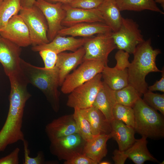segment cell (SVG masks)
I'll return each mask as SVG.
<instances>
[{
  "label": "cell",
  "instance_id": "18",
  "mask_svg": "<svg viewBox=\"0 0 164 164\" xmlns=\"http://www.w3.org/2000/svg\"><path fill=\"white\" fill-rule=\"evenodd\" d=\"M85 54L83 46L72 53L62 52L57 54L55 66L59 70L60 86L70 73L82 63Z\"/></svg>",
  "mask_w": 164,
  "mask_h": 164
},
{
  "label": "cell",
  "instance_id": "8",
  "mask_svg": "<svg viewBox=\"0 0 164 164\" xmlns=\"http://www.w3.org/2000/svg\"><path fill=\"white\" fill-rule=\"evenodd\" d=\"M104 64L95 60H84L80 66L65 78L61 90L63 94H70L74 89L101 73Z\"/></svg>",
  "mask_w": 164,
  "mask_h": 164
},
{
  "label": "cell",
  "instance_id": "26",
  "mask_svg": "<svg viewBox=\"0 0 164 164\" xmlns=\"http://www.w3.org/2000/svg\"><path fill=\"white\" fill-rule=\"evenodd\" d=\"M116 1L120 11L139 12L148 10L164 14L153 0H116Z\"/></svg>",
  "mask_w": 164,
  "mask_h": 164
},
{
  "label": "cell",
  "instance_id": "43",
  "mask_svg": "<svg viewBox=\"0 0 164 164\" xmlns=\"http://www.w3.org/2000/svg\"><path fill=\"white\" fill-rule=\"evenodd\" d=\"M98 164H110L111 162L108 161H101Z\"/></svg>",
  "mask_w": 164,
  "mask_h": 164
},
{
  "label": "cell",
  "instance_id": "10",
  "mask_svg": "<svg viewBox=\"0 0 164 164\" xmlns=\"http://www.w3.org/2000/svg\"><path fill=\"white\" fill-rule=\"evenodd\" d=\"M50 142L51 153L60 160L66 161L83 153L86 141L79 133H75Z\"/></svg>",
  "mask_w": 164,
  "mask_h": 164
},
{
  "label": "cell",
  "instance_id": "36",
  "mask_svg": "<svg viewBox=\"0 0 164 164\" xmlns=\"http://www.w3.org/2000/svg\"><path fill=\"white\" fill-rule=\"evenodd\" d=\"M20 150L17 147L8 155L0 158V164H19Z\"/></svg>",
  "mask_w": 164,
  "mask_h": 164
},
{
  "label": "cell",
  "instance_id": "22",
  "mask_svg": "<svg viewBox=\"0 0 164 164\" xmlns=\"http://www.w3.org/2000/svg\"><path fill=\"white\" fill-rule=\"evenodd\" d=\"M117 104L115 91L103 82L93 104L111 122L114 119L113 111Z\"/></svg>",
  "mask_w": 164,
  "mask_h": 164
},
{
  "label": "cell",
  "instance_id": "3",
  "mask_svg": "<svg viewBox=\"0 0 164 164\" xmlns=\"http://www.w3.org/2000/svg\"><path fill=\"white\" fill-rule=\"evenodd\" d=\"M21 71L28 84L40 90L55 112L60 109L59 72L55 66L51 69L37 67L21 58Z\"/></svg>",
  "mask_w": 164,
  "mask_h": 164
},
{
  "label": "cell",
  "instance_id": "21",
  "mask_svg": "<svg viewBox=\"0 0 164 164\" xmlns=\"http://www.w3.org/2000/svg\"><path fill=\"white\" fill-rule=\"evenodd\" d=\"M111 138L110 134L93 136L86 142L83 153L98 164L107 154V143Z\"/></svg>",
  "mask_w": 164,
  "mask_h": 164
},
{
  "label": "cell",
  "instance_id": "34",
  "mask_svg": "<svg viewBox=\"0 0 164 164\" xmlns=\"http://www.w3.org/2000/svg\"><path fill=\"white\" fill-rule=\"evenodd\" d=\"M104 0H75L67 4L71 7L84 9L97 8Z\"/></svg>",
  "mask_w": 164,
  "mask_h": 164
},
{
  "label": "cell",
  "instance_id": "33",
  "mask_svg": "<svg viewBox=\"0 0 164 164\" xmlns=\"http://www.w3.org/2000/svg\"><path fill=\"white\" fill-rule=\"evenodd\" d=\"M44 64V67L51 69L56 65L57 59V54L50 50H44L39 52Z\"/></svg>",
  "mask_w": 164,
  "mask_h": 164
},
{
  "label": "cell",
  "instance_id": "14",
  "mask_svg": "<svg viewBox=\"0 0 164 164\" xmlns=\"http://www.w3.org/2000/svg\"><path fill=\"white\" fill-rule=\"evenodd\" d=\"M62 7L66 12L65 17L62 22L63 27L84 22L104 23L102 15L97 8L84 9L72 7L67 4H63Z\"/></svg>",
  "mask_w": 164,
  "mask_h": 164
},
{
  "label": "cell",
  "instance_id": "32",
  "mask_svg": "<svg viewBox=\"0 0 164 164\" xmlns=\"http://www.w3.org/2000/svg\"><path fill=\"white\" fill-rule=\"evenodd\" d=\"M24 152L23 164H43L45 163L44 156L42 151L38 152L36 157H31L29 155L28 141L25 139L23 141Z\"/></svg>",
  "mask_w": 164,
  "mask_h": 164
},
{
  "label": "cell",
  "instance_id": "9",
  "mask_svg": "<svg viewBox=\"0 0 164 164\" xmlns=\"http://www.w3.org/2000/svg\"><path fill=\"white\" fill-rule=\"evenodd\" d=\"M112 32L97 34L90 37L83 47L85 54L83 61L95 60L103 63L107 66L109 54L117 49L112 36Z\"/></svg>",
  "mask_w": 164,
  "mask_h": 164
},
{
  "label": "cell",
  "instance_id": "4",
  "mask_svg": "<svg viewBox=\"0 0 164 164\" xmlns=\"http://www.w3.org/2000/svg\"><path fill=\"white\" fill-rule=\"evenodd\" d=\"M135 132L146 138L158 139L164 136V119L161 114L140 97L132 107Z\"/></svg>",
  "mask_w": 164,
  "mask_h": 164
},
{
  "label": "cell",
  "instance_id": "12",
  "mask_svg": "<svg viewBox=\"0 0 164 164\" xmlns=\"http://www.w3.org/2000/svg\"><path fill=\"white\" fill-rule=\"evenodd\" d=\"M21 47L0 36V63L8 77L21 71Z\"/></svg>",
  "mask_w": 164,
  "mask_h": 164
},
{
  "label": "cell",
  "instance_id": "37",
  "mask_svg": "<svg viewBox=\"0 0 164 164\" xmlns=\"http://www.w3.org/2000/svg\"><path fill=\"white\" fill-rule=\"evenodd\" d=\"M64 164H97L96 162L83 153L79 154L73 158L64 161Z\"/></svg>",
  "mask_w": 164,
  "mask_h": 164
},
{
  "label": "cell",
  "instance_id": "6",
  "mask_svg": "<svg viewBox=\"0 0 164 164\" xmlns=\"http://www.w3.org/2000/svg\"><path fill=\"white\" fill-rule=\"evenodd\" d=\"M117 48L133 54L137 46L145 40L138 25L133 19L122 17L118 30L112 32Z\"/></svg>",
  "mask_w": 164,
  "mask_h": 164
},
{
  "label": "cell",
  "instance_id": "11",
  "mask_svg": "<svg viewBox=\"0 0 164 164\" xmlns=\"http://www.w3.org/2000/svg\"><path fill=\"white\" fill-rule=\"evenodd\" d=\"M63 3H53L45 0H36L34 5L43 13L46 20L48 26L47 37L50 42L57 34L59 31L64 27L62 22L66 15L62 7Z\"/></svg>",
  "mask_w": 164,
  "mask_h": 164
},
{
  "label": "cell",
  "instance_id": "23",
  "mask_svg": "<svg viewBox=\"0 0 164 164\" xmlns=\"http://www.w3.org/2000/svg\"><path fill=\"white\" fill-rule=\"evenodd\" d=\"M97 8L100 12L104 23L112 32L117 31L121 26L123 17L116 0H104Z\"/></svg>",
  "mask_w": 164,
  "mask_h": 164
},
{
  "label": "cell",
  "instance_id": "44",
  "mask_svg": "<svg viewBox=\"0 0 164 164\" xmlns=\"http://www.w3.org/2000/svg\"><path fill=\"white\" fill-rule=\"evenodd\" d=\"M3 0H0V6L2 4Z\"/></svg>",
  "mask_w": 164,
  "mask_h": 164
},
{
  "label": "cell",
  "instance_id": "41",
  "mask_svg": "<svg viewBox=\"0 0 164 164\" xmlns=\"http://www.w3.org/2000/svg\"><path fill=\"white\" fill-rule=\"evenodd\" d=\"M50 2H60L63 4H67L75 0H45Z\"/></svg>",
  "mask_w": 164,
  "mask_h": 164
},
{
  "label": "cell",
  "instance_id": "30",
  "mask_svg": "<svg viewBox=\"0 0 164 164\" xmlns=\"http://www.w3.org/2000/svg\"><path fill=\"white\" fill-rule=\"evenodd\" d=\"M73 114L77 126L79 134L86 142L93 137L89 123L81 113L79 109L74 108Z\"/></svg>",
  "mask_w": 164,
  "mask_h": 164
},
{
  "label": "cell",
  "instance_id": "35",
  "mask_svg": "<svg viewBox=\"0 0 164 164\" xmlns=\"http://www.w3.org/2000/svg\"><path fill=\"white\" fill-rule=\"evenodd\" d=\"M129 54L124 50H119L115 55L116 64L114 67L117 69L123 70L127 68L130 63L128 60Z\"/></svg>",
  "mask_w": 164,
  "mask_h": 164
},
{
  "label": "cell",
  "instance_id": "40",
  "mask_svg": "<svg viewBox=\"0 0 164 164\" xmlns=\"http://www.w3.org/2000/svg\"><path fill=\"white\" fill-rule=\"evenodd\" d=\"M36 0H20L22 8H30L34 5Z\"/></svg>",
  "mask_w": 164,
  "mask_h": 164
},
{
  "label": "cell",
  "instance_id": "13",
  "mask_svg": "<svg viewBox=\"0 0 164 164\" xmlns=\"http://www.w3.org/2000/svg\"><path fill=\"white\" fill-rule=\"evenodd\" d=\"M0 36L21 47L32 45L28 27L19 14L11 18L5 28L0 31Z\"/></svg>",
  "mask_w": 164,
  "mask_h": 164
},
{
  "label": "cell",
  "instance_id": "42",
  "mask_svg": "<svg viewBox=\"0 0 164 164\" xmlns=\"http://www.w3.org/2000/svg\"><path fill=\"white\" fill-rule=\"evenodd\" d=\"M156 3L160 4L164 9V0H153Z\"/></svg>",
  "mask_w": 164,
  "mask_h": 164
},
{
  "label": "cell",
  "instance_id": "2",
  "mask_svg": "<svg viewBox=\"0 0 164 164\" xmlns=\"http://www.w3.org/2000/svg\"><path fill=\"white\" fill-rule=\"evenodd\" d=\"M161 53L159 49H153L149 39L138 45L133 54V59L128 68V84L142 94L148 91L146 75L151 72H162L156 64V57Z\"/></svg>",
  "mask_w": 164,
  "mask_h": 164
},
{
  "label": "cell",
  "instance_id": "19",
  "mask_svg": "<svg viewBox=\"0 0 164 164\" xmlns=\"http://www.w3.org/2000/svg\"><path fill=\"white\" fill-rule=\"evenodd\" d=\"M79 110L89 123L93 136L111 133V122L100 110L92 106Z\"/></svg>",
  "mask_w": 164,
  "mask_h": 164
},
{
  "label": "cell",
  "instance_id": "17",
  "mask_svg": "<svg viewBox=\"0 0 164 164\" xmlns=\"http://www.w3.org/2000/svg\"><path fill=\"white\" fill-rule=\"evenodd\" d=\"M112 31L105 23L102 22H81L68 27H64L57 34L65 36L89 37L95 34Z\"/></svg>",
  "mask_w": 164,
  "mask_h": 164
},
{
  "label": "cell",
  "instance_id": "1",
  "mask_svg": "<svg viewBox=\"0 0 164 164\" xmlns=\"http://www.w3.org/2000/svg\"><path fill=\"white\" fill-rule=\"evenodd\" d=\"M9 80V108L6 120L0 130V153L9 145L25 139L22 130L24 108L31 96L27 89L28 84L24 78L15 76Z\"/></svg>",
  "mask_w": 164,
  "mask_h": 164
},
{
  "label": "cell",
  "instance_id": "24",
  "mask_svg": "<svg viewBox=\"0 0 164 164\" xmlns=\"http://www.w3.org/2000/svg\"><path fill=\"white\" fill-rule=\"evenodd\" d=\"M147 138L145 136H142L140 139H136L131 147L123 151L127 158L135 164H143L148 161L158 162L148 149Z\"/></svg>",
  "mask_w": 164,
  "mask_h": 164
},
{
  "label": "cell",
  "instance_id": "28",
  "mask_svg": "<svg viewBox=\"0 0 164 164\" xmlns=\"http://www.w3.org/2000/svg\"><path fill=\"white\" fill-rule=\"evenodd\" d=\"M114 91L117 104L132 108L142 95L133 87L129 85Z\"/></svg>",
  "mask_w": 164,
  "mask_h": 164
},
{
  "label": "cell",
  "instance_id": "25",
  "mask_svg": "<svg viewBox=\"0 0 164 164\" xmlns=\"http://www.w3.org/2000/svg\"><path fill=\"white\" fill-rule=\"evenodd\" d=\"M103 82L114 91L120 90L128 86V68L119 70L114 67L105 66L101 72Z\"/></svg>",
  "mask_w": 164,
  "mask_h": 164
},
{
  "label": "cell",
  "instance_id": "39",
  "mask_svg": "<svg viewBox=\"0 0 164 164\" xmlns=\"http://www.w3.org/2000/svg\"><path fill=\"white\" fill-rule=\"evenodd\" d=\"M112 159L115 164H124L127 158L124 153L123 151L115 149L113 152Z\"/></svg>",
  "mask_w": 164,
  "mask_h": 164
},
{
  "label": "cell",
  "instance_id": "27",
  "mask_svg": "<svg viewBox=\"0 0 164 164\" xmlns=\"http://www.w3.org/2000/svg\"><path fill=\"white\" fill-rule=\"evenodd\" d=\"M22 7L20 0H3L0 6V31L11 18L19 14Z\"/></svg>",
  "mask_w": 164,
  "mask_h": 164
},
{
  "label": "cell",
  "instance_id": "16",
  "mask_svg": "<svg viewBox=\"0 0 164 164\" xmlns=\"http://www.w3.org/2000/svg\"><path fill=\"white\" fill-rule=\"evenodd\" d=\"M90 37L77 39L72 36L66 37L57 34L48 43L32 46V50L36 52L50 50L57 54L67 50L74 52L83 46Z\"/></svg>",
  "mask_w": 164,
  "mask_h": 164
},
{
  "label": "cell",
  "instance_id": "45",
  "mask_svg": "<svg viewBox=\"0 0 164 164\" xmlns=\"http://www.w3.org/2000/svg\"><path fill=\"white\" fill-rule=\"evenodd\" d=\"M164 161H162L161 163H160V164H164Z\"/></svg>",
  "mask_w": 164,
  "mask_h": 164
},
{
  "label": "cell",
  "instance_id": "38",
  "mask_svg": "<svg viewBox=\"0 0 164 164\" xmlns=\"http://www.w3.org/2000/svg\"><path fill=\"white\" fill-rule=\"evenodd\" d=\"M162 77L159 80H157L153 85L148 87V90L151 91H159L164 92V70H162Z\"/></svg>",
  "mask_w": 164,
  "mask_h": 164
},
{
  "label": "cell",
  "instance_id": "31",
  "mask_svg": "<svg viewBox=\"0 0 164 164\" xmlns=\"http://www.w3.org/2000/svg\"><path fill=\"white\" fill-rule=\"evenodd\" d=\"M143 98L144 102L149 106L164 115V94L155 93L147 91L144 93Z\"/></svg>",
  "mask_w": 164,
  "mask_h": 164
},
{
  "label": "cell",
  "instance_id": "29",
  "mask_svg": "<svg viewBox=\"0 0 164 164\" xmlns=\"http://www.w3.org/2000/svg\"><path fill=\"white\" fill-rule=\"evenodd\" d=\"M113 114L114 119L121 121L127 125L134 128L135 116L132 108L116 104Z\"/></svg>",
  "mask_w": 164,
  "mask_h": 164
},
{
  "label": "cell",
  "instance_id": "20",
  "mask_svg": "<svg viewBox=\"0 0 164 164\" xmlns=\"http://www.w3.org/2000/svg\"><path fill=\"white\" fill-rule=\"evenodd\" d=\"M111 138L117 142L118 150L125 151L131 147L135 142V131L134 128L122 121L114 119L111 122Z\"/></svg>",
  "mask_w": 164,
  "mask_h": 164
},
{
  "label": "cell",
  "instance_id": "5",
  "mask_svg": "<svg viewBox=\"0 0 164 164\" xmlns=\"http://www.w3.org/2000/svg\"><path fill=\"white\" fill-rule=\"evenodd\" d=\"M19 14L28 27L33 46L50 42L47 37V22L39 9L34 5L30 8H22Z\"/></svg>",
  "mask_w": 164,
  "mask_h": 164
},
{
  "label": "cell",
  "instance_id": "15",
  "mask_svg": "<svg viewBox=\"0 0 164 164\" xmlns=\"http://www.w3.org/2000/svg\"><path fill=\"white\" fill-rule=\"evenodd\" d=\"M45 130L50 141L74 133H79L73 114L54 119L46 125Z\"/></svg>",
  "mask_w": 164,
  "mask_h": 164
},
{
  "label": "cell",
  "instance_id": "7",
  "mask_svg": "<svg viewBox=\"0 0 164 164\" xmlns=\"http://www.w3.org/2000/svg\"><path fill=\"white\" fill-rule=\"evenodd\" d=\"M102 79L101 73H99L74 89L68 96L67 105L80 109L92 106L102 85Z\"/></svg>",
  "mask_w": 164,
  "mask_h": 164
}]
</instances>
